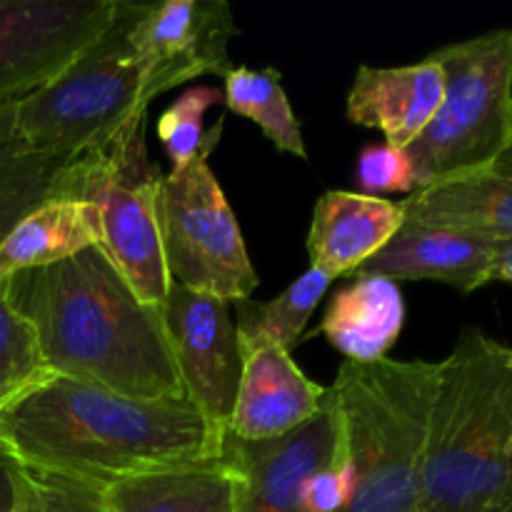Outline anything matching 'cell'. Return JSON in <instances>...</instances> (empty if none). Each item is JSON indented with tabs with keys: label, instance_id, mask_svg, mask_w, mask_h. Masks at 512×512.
Wrapping results in <instances>:
<instances>
[{
	"label": "cell",
	"instance_id": "obj_33",
	"mask_svg": "<svg viewBox=\"0 0 512 512\" xmlns=\"http://www.w3.org/2000/svg\"><path fill=\"white\" fill-rule=\"evenodd\" d=\"M510 153H512V148H510Z\"/></svg>",
	"mask_w": 512,
	"mask_h": 512
},
{
	"label": "cell",
	"instance_id": "obj_7",
	"mask_svg": "<svg viewBox=\"0 0 512 512\" xmlns=\"http://www.w3.org/2000/svg\"><path fill=\"white\" fill-rule=\"evenodd\" d=\"M223 120L208 130L200 153L160 183V233L170 283L225 303H245L258 288L238 218L210 168Z\"/></svg>",
	"mask_w": 512,
	"mask_h": 512
},
{
	"label": "cell",
	"instance_id": "obj_15",
	"mask_svg": "<svg viewBox=\"0 0 512 512\" xmlns=\"http://www.w3.org/2000/svg\"><path fill=\"white\" fill-rule=\"evenodd\" d=\"M403 220V205L395 200L328 190L315 200L310 220V268L320 270L330 280L355 275L393 240Z\"/></svg>",
	"mask_w": 512,
	"mask_h": 512
},
{
	"label": "cell",
	"instance_id": "obj_32",
	"mask_svg": "<svg viewBox=\"0 0 512 512\" xmlns=\"http://www.w3.org/2000/svg\"><path fill=\"white\" fill-rule=\"evenodd\" d=\"M18 512H23V503H20V508H18Z\"/></svg>",
	"mask_w": 512,
	"mask_h": 512
},
{
	"label": "cell",
	"instance_id": "obj_9",
	"mask_svg": "<svg viewBox=\"0 0 512 512\" xmlns=\"http://www.w3.org/2000/svg\"><path fill=\"white\" fill-rule=\"evenodd\" d=\"M118 0H0V105L18 103L88 53Z\"/></svg>",
	"mask_w": 512,
	"mask_h": 512
},
{
	"label": "cell",
	"instance_id": "obj_11",
	"mask_svg": "<svg viewBox=\"0 0 512 512\" xmlns=\"http://www.w3.org/2000/svg\"><path fill=\"white\" fill-rule=\"evenodd\" d=\"M163 320L185 400L228 435L243 373V353L230 303L170 283Z\"/></svg>",
	"mask_w": 512,
	"mask_h": 512
},
{
	"label": "cell",
	"instance_id": "obj_31",
	"mask_svg": "<svg viewBox=\"0 0 512 512\" xmlns=\"http://www.w3.org/2000/svg\"><path fill=\"white\" fill-rule=\"evenodd\" d=\"M505 365H508V370L512 373V348H508V345H505Z\"/></svg>",
	"mask_w": 512,
	"mask_h": 512
},
{
	"label": "cell",
	"instance_id": "obj_18",
	"mask_svg": "<svg viewBox=\"0 0 512 512\" xmlns=\"http://www.w3.org/2000/svg\"><path fill=\"white\" fill-rule=\"evenodd\" d=\"M405 323L403 290L383 275L355 273L353 283L330 298L320 333L350 363L388 358Z\"/></svg>",
	"mask_w": 512,
	"mask_h": 512
},
{
	"label": "cell",
	"instance_id": "obj_21",
	"mask_svg": "<svg viewBox=\"0 0 512 512\" xmlns=\"http://www.w3.org/2000/svg\"><path fill=\"white\" fill-rule=\"evenodd\" d=\"M78 178L80 158L30 153L15 130V103L0 105V243L45 200L78 198Z\"/></svg>",
	"mask_w": 512,
	"mask_h": 512
},
{
	"label": "cell",
	"instance_id": "obj_23",
	"mask_svg": "<svg viewBox=\"0 0 512 512\" xmlns=\"http://www.w3.org/2000/svg\"><path fill=\"white\" fill-rule=\"evenodd\" d=\"M333 280L320 270L308 268L298 280L288 285L278 298L268 303L245 300L238 303V343L240 353L258 345H278L283 350H293L305 333V325L313 318L315 308L325 298Z\"/></svg>",
	"mask_w": 512,
	"mask_h": 512
},
{
	"label": "cell",
	"instance_id": "obj_2",
	"mask_svg": "<svg viewBox=\"0 0 512 512\" xmlns=\"http://www.w3.org/2000/svg\"><path fill=\"white\" fill-rule=\"evenodd\" d=\"M53 375L138 400H185L163 308L148 305L95 248L5 280Z\"/></svg>",
	"mask_w": 512,
	"mask_h": 512
},
{
	"label": "cell",
	"instance_id": "obj_14",
	"mask_svg": "<svg viewBox=\"0 0 512 512\" xmlns=\"http://www.w3.org/2000/svg\"><path fill=\"white\" fill-rule=\"evenodd\" d=\"M445 93L443 68L433 58L410 65H360L345 98L353 125L378 130L385 145L408 150L438 113Z\"/></svg>",
	"mask_w": 512,
	"mask_h": 512
},
{
	"label": "cell",
	"instance_id": "obj_10",
	"mask_svg": "<svg viewBox=\"0 0 512 512\" xmlns=\"http://www.w3.org/2000/svg\"><path fill=\"white\" fill-rule=\"evenodd\" d=\"M235 33L225 0L133 3L128 40L143 73L145 103L205 75L225 78L233 68L228 45Z\"/></svg>",
	"mask_w": 512,
	"mask_h": 512
},
{
	"label": "cell",
	"instance_id": "obj_22",
	"mask_svg": "<svg viewBox=\"0 0 512 512\" xmlns=\"http://www.w3.org/2000/svg\"><path fill=\"white\" fill-rule=\"evenodd\" d=\"M223 103L230 113L250 120L280 153L308 160L300 120L283 88V78L275 68L255 70L233 65L223 78Z\"/></svg>",
	"mask_w": 512,
	"mask_h": 512
},
{
	"label": "cell",
	"instance_id": "obj_29",
	"mask_svg": "<svg viewBox=\"0 0 512 512\" xmlns=\"http://www.w3.org/2000/svg\"><path fill=\"white\" fill-rule=\"evenodd\" d=\"M493 283L512 285V238L510 240H495Z\"/></svg>",
	"mask_w": 512,
	"mask_h": 512
},
{
	"label": "cell",
	"instance_id": "obj_3",
	"mask_svg": "<svg viewBox=\"0 0 512 512\" xmlns=\"http://www.w3.org/2000/svg\"><path fill=\"white\" fill-rule=\"evenodd\" d=\"M503 350L480 328H465L440 360L420 512H490L510 493L512 408Z\"/></svg>",
	"mask_w": 512,
	"mask_h": 512
},
{
	"label": "cell",
	"instance_id": "obj_19",
	"mask_svg": "<svg viewBox=\"0 0 512 512\" xmlns=\"http://www.w3.org/2000/svg\"><path fill=\"white\" fill-rule=\"evenodd\" d=\"M110 512H235L240 470L228 458L140 475L103 488Z\"/></svg>",
	"mask_w": 512,
	"mask_h": 512
},
{
	"label": "cell",
	"instance_id": "obj_25",
	"mask_svg": "<svg viewBox=\"0 0 512 512\" xmlns=\"http://www.w3.org/2000/svg\"><path fill=\"white\" fill-rule=\"evenodd\" d=\"M223 103L215 85H193L173 100L158 118V140L163 143L173 170L185 168L205 143V113Z\"/></svg>",
	"mask_w": 512,
	"mask_h": 512
},
{
	"label": "cell",
	"instance_id": "obj_26",
	"mask_svg": "<svg viewBox=\"0 0 512 512\" xmlns=\"http://www.w3.org/2000/svg\"><path fill=\"white\" fill-rule=\"evenodd\" d=\"M23 512H110L103 488L23 468Z\"/></svg>",
	"mask_w": 512,
	"mask_h": 512
},
{
	"label": "cell",
	"instance_id": "obj_13",
	"mask_svg": "<svg viewBox=\"0 0 512 512\" xmlns=\"http://www.w3.org/2000/svg\"><path fill=\"white\" fill-rule=\"evenodd\" d=\"M325 395L328 388L310 380L290 350L278 345L243 350V373L228 435L245 443L283 438L320 413Z\"/></svg>",
	"mask_w": 512,
	"mask_h": 512
},
{
	"label": "cell",
	"instance_id": "obj_5",
	"mask_svg": "<svg viewBox=\"0 0 512 512\" xmlns=\"http://www.w3.org/2000/svg\"><path fill=\"white\" fill-rule=\"evenodd\" d=\"M133 3L68 70L15 103V130L30 153L83 158L108 148L145 118L143 73L128 40Z\"/></svg>",
	"mask_w": 512,
	"mask_h": 512
},
{
	"label": "cell",
	"instance_id": "obj_28",
	"mask_svg": "<svg viewBox=\"0 0 512 512\" xmlns=\"http://www.w3.org/2000/svg\"><path fill=\"white\" fill-rule=\"evenodd\" d=\"M23 503V468L0 443V512H18Z\"/></svg>",
	"mask_w": 512,
	"mask_h": 512
},
{
	"label": "cell",
	"instance_id": "obj_6",
	"mask_svg": "<svg viewBox=\"0 0 512 512\" xmlns=\"http://www.w3.org/2000/svg\"><path fill=\"white\" fill-rule=\"evenodd\" d=\"M443 68L438 113L408 148L418 190L480 173L512 148V28H495L430 53Z\"/></svg>",
	"mask_w": 512,
	"mask_h": 512
},
{
	"label": "cell",
	"instance_id": "obj_24",
	"mask_svg": "<svg viewBox=\"0 0 512 512\" xmlns=\"http://www.w3.org/2000/svg\"><path fill=\"white\" fill-rule=\"evenodd\" d=\"M53 375L40 355L33 328L10 305L0 280V410L18 395Z\"/></svg>",
	"mask_w": 512,
	"mask_h": 512
},
{
	"label": "cell",
	"instance_id": "obj_27",
	"mask_svg": "<svg viewBox=\"0 0 512 512\" xmlns=\"http://www.w3.org/2000/svg\"><path fill=\"white\" fill-rule=\"evenodd\" d=\"M358 183L363 195L380 193H415L413 160L408 150L390 148V145H365L358 155Z\"/></svg>",
	"mask_w": 512,
	"mask_h": 512
},
{
	"label": "cell",
	"instance_id": "obj_17",
	"mask_svg": "<svg viewBox=\"0 0 512 512\" xmlns=\"http://www.w3.org/2000/svg\"><path fill=\"white\" fill-rule=\"evenodd\" d=\"M405 220L430 228L478 235L485 240L512 238V153L493 168L428 185L400 200Z\"/></svg>",
	"mask_w": 512,
	"mask_h": 512
},
{
	"label": "cell",
	"instance_id": "obj_16",
	"mask_svg": "<svg viewBox=\"0 0 512 512\" xmlns=\"http://www.w3.org/2000/svg\"><path fill=\"white\" fill-rule=\"evenodd\" d=\"M495 240L430 228L403 220L398 233L358 273L395 280H433L460 293H475L493 283Z\"/></svg>",
	"mask_w": 512,
	"mask_h": 512
},
{
	"label": "cell",
	"instance_id": "obj_12",
	"mask_svg": "<svg viewBox=\"0 0 512 512\" xmlns=\"http://www.w3.org/2000/svg\"><path fill=\"white\" fill-rule=\"evenodd\" d=\"M223 455L240 470L235 512H308L303 500L305 483L320 468L348 455L343 415L328 388L320 413L303 428L260 443L225 435Z\"/></svg>",
	"mask_w": 512,
	"mask_h": 512
},
{
	"label": "cell",
	"instance_id": "obj_30",
	"mask_svg": "<svg viewBox=\"0 0 512 512\" xmlns=\"http://www.w3.org/2000/svg\"><path fill=\"white\" fill-rule=\"evenodd\" d=\"M490 512H512V490H510V493H508V498H505L503 503L498 505V508H495V510H490Z\"/></svg>",
	"mask_w": 512,
	"mask_h": 512
},
{
	"label": "cell",
	"instance_id": "obj_20",
	"mask_svg": "<svg viewBox=\"0 0 512 512\" xmlns=\"http://www.w3.org/2000/svg\"><path fill=\"white\" fill-rule=\"evenodd\" d=\"M100 213L90 200L55 195L30 210L0 243V280L48 268L100 245Z\"/></svg>",
	"mask_w": 512,
	"mask_h": 512
},
{
	"label": "cell",
	"instance_id": "obj_8",
	"mask_svg": "<svg viewBox=\"0 0 512 512\" xmlns=\"http://www.w3.org/2000/svg\"><path fill=\"white\" fill-rule=\"evenodd\" d=\"M163 173L145 148V118L108 148L80 158L78 198L100 213V250L148 305L163 308L170 290L160 233Z\"/></svg>",
	"mask_w": 512,
	"mask_h": 512
},
{
	"label": "cell",
	"instance_id": "obj_4",
	"mask_svg": "<svg viewBox=\"0 0 512 512\" xmlns=\"http://www.w3.org/2000/svg\"><path fill=\"white\" fill-rule=\"evenodd\" d=\"M440 360H343L330 385L345 425L350 498L340 512H420Z\"/></svg>",
	"mask_w": 512,
	"mask_h": 512
},
{
	"label": "cell",
	"instance_id": "obj_1",
	"mask_svg": "<svg viewBox=\"0 0 512 512\" xmlns=\"http://www.w3.org/2000/svg\"><path fill=\"white\" fill-rule=\"evenodd\" d=\"M0 443L20 468L108 488L223 458L225 433L190 400H138L48 375L0 410Z\"/></svg>",
	"mask_w": 512,
	"mask_h": 512
}]
</instances>
